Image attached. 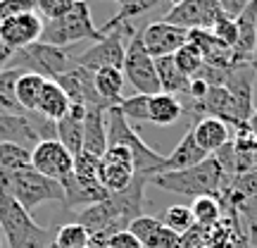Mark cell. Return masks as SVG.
Listing matches in <instances>:
<instances>
[{
    "label": "cell",
    "instance_id": "e0dca14e",
    "mask_svg": "<svg viewBox=\"0 0 257 248\" xmlns=\"http://www.w3.org/2000/svg\"><path fill=\"white\" fill-rule=\"evenodd\" d=\"M107 108H88L83 120V150L93 157H102L107 150Z\"/></svg>",
    "mask_w": 257,
    "mask_h": 248
},
{
    "label": "cell",
    "instance_id": "8992f818",
    "mask_svg": "<svg viewBox=\"0 0 257 248\" xmlns=\"http://www.w3.org/2000/svg\"><path fill=\"white\" fill-rule=\"evenodd\" d=\"M102 36L93 43L86 53L76 57V64L88 69V72H98V69H105V67H114V69H121L124 67V57H126V43L124 38H131L136 31L128 24H117V27H100Z\"/></svg>",
    "mask_w": 257,
    "mask_h": 248
},
{
    "label": "cell",
    "instance_id": "7c38bea8",
    "mask_svg": "<svg viewBox=\"0 0 257 248\" xmlns=\"http://www.w3.org/2000/svg\"><path fill=\"white\" fill-rule=\"evenodd\" d=\"M62 91L69 96L72 105H86V108H110L107 103L102 101L98 91H95V74L83 69L79 64H74L69 72L60 74L55 79Z\"/></svg>",
    "mask_w": 257,
    "mask_h": 248
},
{
    "label": "cell",
    "instance_id": "3957f363",
    "mask_svg": "<svg viewBox=\"0 0 257 248\" xmlns=\"http://www.w3.org/2000/svg\"><path fill=\"white\" fill-rule=\"evenodd\" d=\"M0 193H8L31 215L41 203L60 201L64 203V186L50 177L36 172L34 167H27L22 172L8 175L0 170Z\"/></svg>",
    "mask_w": 257,
    "mask_h": 248
},
{
    "label": "cell",
    "instance_id": "e575fe53",
    "mask_svg": "<svg viewBox=\"0 0 257 248\" xmlns=\"http://www.w3.org/2000/svg\"><path fill=\"white\" fill-rule=\"evenodd\" d=\"M76 5V0H36V12L46 19H57Z\"/></svg>",
    "mask_w": 257,
    "mask_h": 248
},
{
    "label": "cell",
    "instance_id": "277c9868",
    "mask_svg": "<svg viewBox=\"0 0 257 248\" xmlns=\"http://www.w3.org/2000/svg\"><path fill=\"white\" fill-rule=\"evenodd\" d=\"M102 34L100 29L95 27L91 15V5L88 0H76L69 12H64L62 17L57 19H48L43 24V34H41V43L48 46H57V48H69L72 43L93 38L98 41Z\"/></svg>",
    "mask_w": 257,
    "mask_h": 248
},
{
    "label": "cell",
    "instance_id": "8d00e7d4",
    "mask_svg": "<svg viewBox=\"0 0 257 248\" xmlns=\"http://www.w3.org/2000/svg\"><path fill=\"white\" fill-rule=\"evenodd\" d=\"M176 248H205V229L195 224L191 231H186L184 236H181Z\"/></svg>",
    "mask_w": 257,
    "mask_h": 248
},
{
    "label": "cell",
    "instance_id": "d4e9b609",
    "mask_svg": "<svg viewBox=\"0 0 257 248\" xmlns=\"http://www.w3.org/2000/svg\"><path fill=\"white\" fill-rule=\"evenodd\" d=\"M48 79L38 76V74H29L24 72L19 76L17 89H15V98H17L19 108L24 112H36L38 110V101H41V93L46 86Z\"/></svg>",
    "mask_w": 257,
    "mask_h": 248
},
{
    "label": "cell",
    "instance_id": "f1b7e54d",
    "mask_svg": "<svg viewBox=\"0 0 257 248\" xmlns=\"http://www.w3.org/2000/svg\"><path fill=\"white\" fill-rule=\"evenodd\" d=\"M88 243H91V236L79 222H69V224L57 227L55 231L57 248H88Z\"/></svg>",
    "mask_w": 257,
    "mask_h": 248
},
{
    "label": "cell",
    "instance_id": "44dd1931",
    "mask_svg": "<svg viewBox=\"0 0 257 248\" xmlns=\"http://www.w3.org/2000/svg\"><path fill=\"white\" fill-rule=\"evenodd\" d=\"M184 117V103L179 101L174 93H153L148 101V122H153L157 127H167L174 124Z\"/></svg>",
    "mask_w": 257,
    "mask_h": 248
},
{
    "label": "cell",
    "instance_id": "5bb4252c",
    "mask_svg": "<svg viewBox=\"0 0 257 248\" xmlns=\"http://www.w3.org/2000/svg\"><path fill=\"white\" fill-rule=\"evenodd\" d=\"M255 81H257V74L255 69L250 67V62L245 64H236L233 69H229L226 74V91L233 96V101L238 105V115L240 120L248 124L250 115L255 110Z\"/></svg>",
    "mask_w": 257,
    "mask_h": 248
},
{
    "label": "cell",
    "instance_id": "4fadbf2b",
    "mask_svg": "<svg viewBox=\"0 0 257 248\" xmlns=\"http://www.w3.org/2000/svg\"><path fill=\"white\" fill-rule=\"evenodd\" d=\"M141 38H143L146 50L153 57H165V55H174L179 48L188 43V31L169 24L165 19H160V22H153V24L143 27Z\"/></svg>",
    "mask_w": 257,
    "mask_h": 248
},
{
    "label": "cell",
    "instance_id": "f546056e",
    "mask_svg": "<svg viewBox=\"0 0 257 248\" xmlns=\"http://www.w3.org/2000/svg\"><path fill=\"white\" fill-rule=\"evenodd\" d=\"M162 224L169 227L172 231H176L179 236H184L186 231H191L195 227V220H193L191 205H172L162 212Z\"/></svg>",
    "mask_w": 257,
    "mask_h": 248
},
{
    "label": "cell",
    "instance_id": "f35d334b",
    "mask_svg": "<svg viewBox=\"0 0 257 248\" xmlns=\"http://www.w3.org/2000/svg\"><path fill=\"white\" fill-rule=\"evenodd\" d=\"M10 60H12V50L0 43V72H3V69H5V67L10 64Z\"/></svg>",
    "mask_w": 257,
    "mask_h": 248
},
{
    "label": "cell",
    "instance_id": "603a6c76",
    "mask_svg": "<svg viewBox=\"0 0 257 248\" xmlns=\"http://www.w3.org/2000/svg\"><path fill=\"white\" fill-rule=\"evenodd\" d=\"M72 108V101L69 96L62 91V86L57 81H46L43 86V93H41V101H38V115H43L48 120L53 122H60L69 112Z\"/></svg>",
    "mask_w": 257,
    "mask_h": 248
},
{
    "label": "cell",
    "instance_id": "7402d4cb",
    "mask_svg": "<svg viewBox=\"0 0 257 248\" xmlns=\"http://www.w3.org/2000/svg\"><path fill=\"white\" fill-rule=\"evenodd\" d=\"M155 69H157V81H160V91L174 93V96H186L191 79L186 76L174 62V55L155 57Z\"/></svg>",
    "mask_w": 257,
    "mask_h": 248
},
{
    "label": "cell",
    "instance_id": "60d3db41",
    "mask_svg": "<svg viewBox=\"0 0 257 248\" xmlns=\"http://www.w3.org/2000/svg\"><path fill=\"white\" fill-rule=\"evenodd\" d=\"M169 3H172V8H176V5H181L184 0H169Z\"/></svg>",
    "mask_w": 257,
    "mask_h": 248
},
{
    "label": "cell",
    "instance_id": "30bf717a",
    "mask_svg": "<svg viewBox=\"0 0 257 248\" xmlns=\"http://www.w3.org/2000/svg\"><path fill=\"white\" fill-rule=\"evenodd\" d=\"M100 184L110 193H119L131 186L136 170H134V155L131 150L124 146H110L105 150V155L100 157Z\"/></svg>",
    "mask_w": 257,
    "mask_h": 248
},
{
    "label": "cell",
    "instance_id": "1f68e13d",
    "mask_svg": "<svg viewBox=\"0 0 257 248\" xmlns=\"http://www.w3.org/2000/svg\"><path fill=\"white\" fill-rule=\"evenodd\" d=\"M174 62H176V67L191 79V76H195V74L200 72V67L205 64V60H202V53L198 48L191 46V43H186V46H181L174 53Z\"/></svg>",
    "mask_w": 257,
    "mask_h": 248
},
{
    "label": "cell",
    "instance_id": "d590c367",
    "mask_svg": "<svg viewBox=\"0 0 257 248\" xmlns=\"http://www.w3.org/2000/svg\"><path fill=\"white\" fill-rule=\"evenodd\" d=\"M34 10H36V0H0V22Z\"/></svg>",
    "mask_w": 257,
    "mask_h": 248
},
{
    "label": "cell",
    "instance_id": "ba28073f",
    "mask_svg": "<svg viewBox=\"0 0 257 248\" xmlns=\"http://www.w3.org/2000/svg\"><path fill=\"white\" fill-rule=\"evenodd\" d=\"M31 167L41 172V175L50 177L67 186L74 177V155L60 141H41L34 150H31Z\"/></svg>",
    "mask_w": 257,
    "mask_h": 248
},
{
    "label": "cell",
    "instance_id": "7bdbcfd3",
    "mask_svg": "<svg viewBox=\"0 0 257 248\" xmlns=\"http://www.w3.org/2000/svg\"><path fill=\"white\" fill-rule=\"evenodd\" d=\"M114 3H121V0H114Z\"/></svg>",
    "mask_w": 257,
    "mask_h": 248
},
{
    "label": "cell",
    "instance_id": "ee69618b",
    "mask_svg": "<svg viewBox=\"0 0 257 248\" xmlns=\"http://www.w3.org/2000/svg\"><path fill=\"white\" fill-rule=\"evenodd\" d=\"M0 248H3V241H0Z\"/></svg>",
    "mask_w": 257,
    "mask_h": 248
},
{
    "label": "cell",
    "instance_id": "d6986e66",
    "mask_svg": "<svg viewBox=\"0 0 257 248\" xmlns=\"http://www.w3.org/2000/svg\"><path fill=\"white\" fill-rule=\"evenodd\" d=\"M86 105H72L57 124V141L62 143L74 157L83 150V120H86Z\"/></svg>",
    "mask_w": 257,
    "mask_h": 248
},
{
    "label": "cell",
    "instance_id": "4dcf8cb0",
    "mask_svg": "<svg viewBox=\"0 0 257 248\" xmlns=\"http://www.w3.org/2000/svg\"><path fill=\"white\" fill-rule=\"evenodd\" d=\"M162 0H121L119 3V12L114 15L112 19L105 22V27H117V24H128L134 17L143 15L148 10L157 8Z\"/></svg>",
    "mask_w": 257,
    "mask_h": 248
},
{
    "label": "cell",
    "instance_id": "ab89813d",
    "mask_svg": "<svg viewBox=\"0 0 257 248\" xmlns=\"http://www.w3.org/2000/svg\"><path fill=\"white\" fill-rule=\"evenodd\" d=\"M248 129H250V134L257 138V108L252 110V115H250V120H248Z\"/></svg>",
    "mask_w": 257,
    "mask_h": 248
},
{
    "label": "cell",
    "instance_id": "83f0119b",
    "mask_svg": "<svg viewBox=\"0 0 257 248\" xmlns=\"http://www.w3.org/2000/svg\"><path fill=\"white\" fill-rule=\"evenodd\" d=\"M31 167V150L19 143H0V170L15 175Z\"/></svg>",
    "mask_w": 257,
    "mask_h": 248
},
{
    "label": "cell",
    "instance_id": "5b68a950",
    "mask_svg": "<svg viewBox=\"0 0 257 248\" xmlns=\"http://www.w3.org/2000/svg\"><path fill=\"white\" fill-rule=\"evenodd\" d=\"M74 64H76V57L69 55L67 48L48 46V43L36 41L22 50H15L8 67H15V69H22L29 74H38L48 81H55L60 74L69 72Z\"/></svg>",
    "mask_w": 257,
    "mask_h": 248
},
{
    "label": "cell",
    "instance_id": "4316f807",
    "mask_svg": "<svg viewBox=\"0 0 257 248\" xmlns=\"http://www.w3.org/2000/svg\"><path fill=\"white\" fill-rule=\"evenodd\" d=\"M22 69H15V67H5L0 72V105L3 110L10 112V115H27V112L19 108L17 98H15V89H17V81L22 76Z\"/></svg>",
    "mask_w": 257,
    "mask_h": 248
},
{
    "label": "cell",
    "instance_id": "cb8c5ba5",
    "mask_svg": "<svg viewBox=\"0 0 257 248\" xmlns=\"http://www.w3.org/2000/svg\"><path fill=\"white\" fill-rule=\"evenodd\" d=\"M124 72L121 69H114V67H105V69H98L95 72V91L107 105H119L121 103V93H124Z\"/></svg>",
    "mask_w": 257,
    "mask_h": 248
},
{
    "label": "cell",
    "instance_id": "ac0fdd59",
    "mask_svg": "<svg viewBox=\"0 0 257 248\" xmlns=\"http://www.w3.org/2000/svg\"><path fill=\"white\" fill-rule=\"evenodd\" d=\"M0 143H19L34 150L41 143V138L29 115H0Z\"/></svg>",
    "mask_w": 257,
    "mask_h": 248
},
{
    "label": "cell",
    "instance_id": "d6a6232c",
    "mask_svg": "<svg viewBox=\"0 0 257 248\" xmlns=\"http://www.w3.org/2000/svg\"><path fill=\"white\" fill-rule=\"evenodd\" d=\"M148 101H150V96L136 93V96L121 98V103L117 108H119L121 115H124L128 122H148Z\"/></svg>",
    "mask_w": 257,
    "mask_h": 248
},
{
    "label": "cell",
    "instance_id": "836d02e7",
    "mask_svg": "<svg viewBox=\"0 0 257 248\" xmlns=\"http://www.w3.org/2000/svg\"><path fill=\"white\" fill-rule=\"evenodd\" d=\"M212 34H214V38H219L224 46L229 48H236V43H238V24H236V19L233 17H224L212 27Z\"/></svg>",
    "mask_w": 257,
    "mask_h": 248
},
{
    "label": "cell",
    "instance_id": "7a4b0ae2",
    "mask_svg": "<svg viewBox=\"0 0 257 248\" xmlns=\"http://www.w3.org/2000/svg\"><path fill=\"white\" fill-rule=\"evenodd\" d=\"M0 234L8 241V248H48L55 243V231L38 227L8 193H0Z\"/></svg>",
    "mask_w": 257,
    "mask_h": 248
},
{
    "label": "cell",
    "instance_id": "2e32d148",
    "mask_svg": "<svg viewBox=\"0 0 257 248\" xmlns=\"http://www.w3.org/2000/svg\"><path fill=\"white\" fill-rule=\"evenodd\" d=\"M191 131L198 141V146L207 155H214L217 150H221L231 141V127L226 122L217 120V117H200L198 122L191 124Z\"/></svg>",
    "mask_w": 257,
    "mask_h": 248
},
{
    "label": "cell",
    "instance_id": "6da1fadb",
    "mask_svg": "<svg viewBox=\"0 0 257 248\" xmlns=\"http://www.w3.org/2000/svg\"><path fill=\"white\" fill-rule=\"evenodd\" d=\"M226 182H229V177L221 170L214 155L202 160L200 165L188 167V170L160 172L150 179V184L162 189V191L176 193V196H191V198H200V196H217L219 198Z\"/></svg>",
    "mask_w": 257,
    "mask_h": 248
},
{
    "label": "cell",
    "instance_id": "ffe728a7",
    "mask_svg": "<svg viewBox=\"0 0 257 248\" xmlns=\"http://www.w3.org/2000/svg\"><path fill=\"white\" fill-rule=\"evenodd\" d=\"M207 153L198 146V141L193 136V131L188 129L184 138L176 143V148L165 157V172H179V170H188L193 165H200L202 160H207Z\"/></svg>",
    "mask_w": 257,
    "mask_h": 248
},
{
    "label": "cell",
    "instance_id": "74e56055",
    "mask_svg": "<svg viewBox=\"0 0 257 248\" xmlns=\"http://www.w3.org/2000/svg\"><path fill=\"white\" fill-rule=\"evenodd\" d=\"M219 3V8L224 10V15L226 17H233V19H238L245 10H248V5L252 3V0H217Z\"/></svg>",
    "mask_w": 257,
    "mask_h": 248
},
{
    "label": "cell",
    "instance_id": "9a60e30c",
    "mask_svg": "<svg viewBox=\"0 0 257 248\" xmlns=\"http://www.w3.org/2000/svg\"><path fill=\"white\" fill-rule=\"evenodd\" d=\"M128 231L143 243V248H176L181 241L176 231L165 227L157 217H148V215L136 217L128 224Z\"/></svg>",
    "mask_w": 257,
    "mask_h": 248
},
{
    "label": "cell",
    "instance_id": "9c48e42d",
    "mask_svg": "<svg viewBox=\"0 0 257 248\" xmlns=\"http://www.w3.org/2000/svg\"><path fill=\"white\" fill-rule=\"evenodd\" d=\"M221 17H224V10L219 8L217 0H184L181 5L169 10L162 19L174 27L186 29V31H193V29L212 31V27Z\"/></svg>",
    "mask_w": 257,
    "mask_h": 248
},
{
    "label": "cell",
    "instance_id": "8fae6325",
    "mask_svg": "<svg viewBox=\"0 0 257 248\" xmlns=\"http://www.w3.org/2000/svg\"><path fill=\"white\" fill-rule=\"evenodd\" d=\"M43 24H46V19L41 17L36 10L17 15V17H10L5 22H0V43L5 48H10L12 53L22 50V48L41 41Z\"/></svg>",
    "mask_w": 257,
    "mask_h": 248
},
{
    "label": "cell",
    "instance_id": "484cf974",
    "mask_svg": "<svg viewBox=\"0 0 257 248\" xmlns=\"http://www.w3.org/2000/svg\"><path fill=\"white\" fill-rule=\"evenodd\" d=\"M191 212H193L195 224L202 227V229L214 227V224L221 222V217H224V208H221V201L217 196H200V198H193Z\"/></svg>",
    "mask_w": 257,
    "mask_h": 248
},
{
    "label": "cell",
    "instance_id": "b9f144b4",
    "mask_svg": "<svg viewBox=\"0 0 257 248\" xmlns=\"http://www.w3.org/2000/svg\"><path fill=\"white\" fill-rule=\"evenodd\" d=\"M0 115H10V112H5V110H3V105H0Z\"/></svg>",
    "mask_w": 257,
    "mask_h": 248
},
{
    "label": "cell",
    "instance_id": "52a82bcc",
    "mask_svg": "<svg viewBox=\"0 0 257 248\" xmlns=\"http://www.w3.org/2000/svg\"><path fill=\"white\" fill-rule=\"evenodd\" d=\"M121 72H124V79L136 89V93H143V96L160 93L155 57L146 50L143 38H141V31L128 38L126 57H124V67H121Z\"/></svg>",
    "mask_w": 257,
    "mask_h": 248
}]
</instances>
